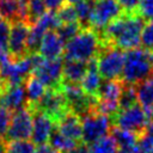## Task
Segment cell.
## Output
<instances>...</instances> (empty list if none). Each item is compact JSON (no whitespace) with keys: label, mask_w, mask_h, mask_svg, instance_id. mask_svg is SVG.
<instances>
[{"label":"cell","mask_w":153,"mask_h":153,"mask_svg":"<svg viewBox=\"0 0 153 153\" xmlns=\"http://www.w3.org/2000/svg\"><path fill=\"white\" fill-rule=\"evenodd\" d=\"M32 109V108H31ZM33 110V122H32V133L31 141L35 145H42L49 142L50 135L55 130V122L45 114L38 110Z\"/></svg>","instance_id":"obj_12"},{"label":"cell","mask_w":153,"mask_h":153,"mask_svg":"<svg viewBox=\"0 0 153 153\" xmlns=\"http://www.w3.org/2000/svg\"><path fill=\"white\" fill-rule=\"evenodd\" d=\"M67 4H71V5H75L76 2H79L80 0H65Z\"/></svg>","instance_id":"obj_41"},{"label":"cell","mask_w":153,"mask_h":153,"mask_svg":"<svg viewBox=\"0 0 153 153\" xmlns=\"http://www.w3.org/2000/svg\"><path fill=\"white\" fill-rule=\"evenodd\" d=\"M148 115H149V118L153 120V104H152V106L148 109Z\"/></svg>","instance_id":"obj_40"},{"label":"cell","mask_w":153,"mask_h":153,"mask_svg":"<svg viewBox=\"0 0 153 153\" xmlns=\"http://www.w3.org/2000/svg\"><path fill=\"white\" fill-rule=\"evenodd\" d=\"M118 153H145L142 149H141V147L136 143L134 147H131L130 149H128V151H124V152H118Z\"/></svg>","instance_id":"obj_36"},{"label":"cell","mask_w":153,"mask_h":153,"mask_svg":"<svg viewBox=\"0 0 153 153\" xmlns=\"http://www.w3.org/2000/svg\"><path fill=\"white\" fill-rule=\"evenodd\" d=\"M62 71H63V59L54 60H42L32 71V74L38 78L47 88L61 87L62 82Z\"/></svg>","instance_id":"obj_10"},{"label":"cell","mask_w":153,"mask_h":153,"mask_svg":"<svg viewBox=\"0 0 153 153\" xmlns=\"http://www.w3.org/2000/svg\"><path fill=\"white\" fill-rule=\"evenodd\" d=\"M136 97L139 104L148 111L153 104V73L142 82L136 85Z\"/></svg>","instance_id":"obj_20"},{"label":"cell","mask_w":153,"mask_h":153,"mask_svg":"<svg viewBox=\"0 0 153 153\" xmlns=\"http://www.w3.org/2000/svg\"><path fill=\"white\" fill-rule=\"evenodd\" d=\"M143 20L136 12H123L102 30V35H99L102 45H115L122 50L137 48L145 25Z\"/></svg>","instance_id":"obj_1"},{"label":"cell","mask_w":153,"mask_h":153,"mask_svg":"<svg viewBox=\"0 0 153 153\" xmlns=\"http://www.w3.org/2000/svg\"><path fill=\"white\" fill-rule=\"evenodd\" d=\"M47 6L43 0H29L27 1V23L33 24L41 16L47 12Z\"/></svg>","instance_id":"obj_27"},{"label":"cell","mask_w":153,"mask_h":153,"mask_svg":"<svg viewBox=\"0 0 153 153\" xmlns=\"http://www.w3.org/2000/svg\"><path fill=\"white\" fill-rule=\"evenodd\" d=\"M88 153H118V147L114 136L108 134L90 143Z\"/></svg>","instance_id":"obj_21"},{"label":"cell","mask_w":153,"mask_h":153,"mask_svg":"<svg viewBox=\"0 0 153 153\" xmlns=\"http://www.w3.org/2000/svg\"><path fill=\"white\" fill-rule=\"evenodd\" d=\"M36 153H60L59 151H56L50 143H42L38 145L36 147Z\"/></svg>","instance_id":"obj_34"},{"label":"cell","mask_w":153,"mask_h":153,"mask_svg":"<svg viewBox=\"0 0 153 153\" xmlns=\"http://www.w3.org/2000/svg\"><path fill=\"white\" fill-rule=\"evenodd\" d=\"M112 136L117 143L118 152H124V151L130 149L131 147H134L137 143L139 137H140V135H137L130 130L118 128V127H115L112 129Z\"/></svg>","instance_id":"obj_19"},{"label":"cell","mask_w":153,"mask_h":153,"mask_svg":"<svg viewBox=\"0 0 153 153\" xmlns=\"http://www.w3.org/2000/svg\"><path fill=\"white\" fill-rule=\"evenodd\" d=\"M97 1H98V0H97Z\"/></svg>","instance_id":"obj_44"},{"label":"cell","mask_w":153,"mask_h":153,"mask_svg":"<svg viewBox=\"0 0 153 153\" xmlns=\"http://www.w3.org/2000/svg\"><path fill=\"white\" fill-rule=\"evenodd\" d=\"M0 153H5V143H4V139L0 137Z\"/></svg>","instance_id":"obj_39"},{"label":"cell","mask_w":153,"mask_h":153,"mask_svg":"<svg viewBox=\"0 0 153 153\" xmlns=\"http://www.w3.org/2000/svg\"><path fill=\"white\" fill-rule=\"evenodd\" d=\"M30 106V105H29ZM35 110L42 111L43 114L48 115L55 123L69 111L67 100L65 98V94L61 90V87H51L47 88L42 98L35 104L33 106H30Z\"/></svg>","instance_id":"obj_6"},{"label":"cell","mask_w":153,"mask_h":153,"mask_svg":"<svg viewBox=\"0 0 153 153\" xmlns=\"http://www.w3.org/2000/svg\"><path fill=\"white\" fill-rule=\"evenodd\" d=\"M56 130L60 131L62 135L74 140V141H82V128H81V118L74 114L73 111H68L56 123Z\"/></svg>","instance_id":"obj_15"},{"label":"cell","mask_w":153,"mask_h":153,"mask_svg":"<svg viewBox=\"0 0 153 153\" xmlns=\"http://www.w3.org/2000/svg\"><path fill=\"white\" fill-rule=\"evenodd\" d=\"M86 72H87V62L63 59L62 81L79 84L85 76Z\"/></svg>","instance_id":"obj_17"},{"label":"cell","mask_w":153,"mask_h":153,"mask_svg":"<svg viewBox=\"0 0 153 153\" xmlns=\"http://www.w3.org/2000/svg\"><path fill=\"white\" fill-rule=\"evenodd\" d=\"M33 122V110L26 105L12 114L11 123L7 129L5 139L11 140H27L31 137Z\"/></svg>","instance_id":"obj_8"},{"label":"cell","mask_w":153,"mask_h":153,"mask_svg":"<svg viewBox=\"0 0 153 153\" xmlns=\"http://www.w3.org/2000/svg\"><path fill=\"white\" fill-rule=\"evenodd\" d=\"M140 44L146 51H153V20L146 23L141 31Z\"/></svg>","instance_id":"obj_29"},{"label":"cell","mask_w":153,"mask_h":153,"mask_svg":"<svg viewBox=\"0 0 153 153\" xmlns=\"http://www.w3.org/2000/svg\"><path fill=\"white\" fill-rule=\"evenodd\" d=\"M81 142V141H80ZM49 143L60 153H69L72 149H74L76 147V145L79 143V141H74L65 135H62L60 131H57L56 129L53 131V134L50 135L49 139Z\"/></svg>","instance_id":"obj_22"},{"label":"cell","mask_w":153,"mask_h":153,"mask_svg":"<svg viewBox=\"0 0 153 153\" xmlns=\"http://www.w3.org/2000/svg\"><path fill=\"white\" fill-rule=\"evenodd\" d=\"M136 13L143 19L153 20V0H139Z\"/></svg>","instance_id":"obj_31"},{"label":"cell","mask_w":153,"mask_h":153,"mask_svg":"<svg viewBox=\"0 0 153 153\" xmlns=\"http://www.w3.org/2000/svg\"><path fill=\"white\" fill-rule=\"evenodd\" d=\"M102 79L103 78L100 76V74L97 69V61L94 57L87 62V72H86L85 76L82 78V80L80 81V86L87 96L97 98L98 91L103 82Z\"/></svg>","instance_id":"obj_16"},{"label":"cell","mask_w":153,"mask_h":153,"mask_svg":"<svg viewBox=\"0 0 153 153\" xmlns=\"http://www.w3.org/2000/svg\"><path fill=\"white\" fill-rule=\"evenodd\" d=\"M57 17L61 22V24H67V23H79L76 12L74 8V5L71 4H63L59 10H57Z\"/></svg>","instance_id":"obj_28"},{"label":"cell","mask_w":153,"mask_h":153,"mask_svg":"<svg viewBox=\"0 0 153 153\" xmlns=\"http://www.w3.org/2000/svg\"><path fill=\"white\" fill-rule=\"evenodd\" d=\"M11 31V22L0 17V59L8 57V39Z\"/></svg>","instance_id":"obj_26"},{"label":"cell","mask_w":153,"mask_h":153,"mask_svg":"<svg viewBox=\"0 0 153 153\" xmlns=\"http://www.w3.org/2000/svg\"><path fill=\"white\" fill-rule=\"evenodd\" d=\"M145 133H147L148 135H151V136L153 137V122H151V123L148 124V127H147V129H146Z\"/></svg>","instance_id":"obj_38"},{"label":"cell","mask_w":153,"mask_h":153,"mask_svg":"<svg viewBox=\"0 0 153 153\" xmlns=\"http://www.w3.org/2000/svg\"><path fill=\"white\" fill-rule=\"evenodd\" d=\"M123 13V8L116 0H98L90 19V27L96 31H102L110 22L118 18Z\"/></svg>","instance_id":"obj_9"},{"label":"cell","mask_w":153,"mask_h":153,"mask_svg":"<svg viewBox=\"0 0 153 153\" xmlns=\"http://www.w3.org/2000/svg\"><path fill=\"white\" fill-rule=\"evenodd\" d=\"M111 127L110 117L100 114L96 110L90 111L81 117V128H82V142L90 145L98 139L109 134Z\"/></svg>","instance_id":"obj_7"},{"label":"cell","mask_w":153,"mask_h":153,"mask_svg":"<svg viewBox=\"0 0 153 153\" xmlns=\"http://www.w3.org/2000/svg\"><path fill=\"white\" fill-rule=\"evenodd\" d=\"M7 86H8V85H7V82H6V81L2 79V76L0 75V96L4 93V91L6 90V87H7Z\"/></svg>","instance_id":"obj_37"},{"label":"cell","mask_w":153,"mask_h":153,"mask_svg":"<svg viewBox=\"0 0 153 153\" xmlns=\"http://www.w3.org/2000/svg\"><path fill=\"white\" fill-rule=\"evenodd\" d=\"M65 44V41L59 36L55 30H49L42 37L37 54H39L44 60H54L62 57Z\"/></svg>","instance_id":"obj_13"},{"label":"cell","mask_w":153,"mask_h":153,"mask_svg":"<svg viewBox=\"0 0 153 153\" xmlns=\"http://www.w3.org/2000/svg\"><path fill=\"white\" fill-rule=\"evenodd\" d=\"M25 81H26L25 90H26V96H27V105L33 106L42 98V96L44 94L47 87L33 74H30Z\"/></svg>","instance_id":"obj_18"},{"label":"cell","mask_w":153,"mask_h":153,"mask_svg":"<svg viewBox=\"0 0 153 153\" xmlns=\"http://www.w3.org/2000/svg\"><path fill=\"white\" fill-rule=\"evenodd\" d=\"M97 69L105 80H115L122 75L124 65V53L115 45H102L96 56Z\"/></svg>","instance_id":"obj_5"},{"label":"cell","mask_w":153,"mask_h":153,"mask_svg":"<svg viewBox=\"0 0 153 153\" xmlns=\"http://www.w3.org/2000/svg\"><path fill=\"white\" fill-rule=\"evenodd\" d=\"M93 6H94L93 0H80L74 5L78 22L82 29L90 27V19L93 11Z\"/></svg>","instance_id":"obj_23"},{"label":"cell","mask_w":153,"mask_h":153,"mask_svg":"<svg viewBox=\"0 0 153 153\" xmlns=\"http://www.w3.org/2000/svg\"><path fill=\"white\" fill-rule=\"evenodd\" d=\"M5 153H36V146L29 140H11L5 146Z\"/></svg>","instance_id":"obj_25"},{"label":"cell","mask_w":153,"mask_h":153,"mask_svg":"<svg viewBox=\"0 0 153 153\" xmlns=\"http://www.w3.org/2000/svg\"><path fill=\"white\" fill-rule=\"evenodd\" d=\"M0 17L11 23L19 20V0H0Z\"/></svg>","instance_id":"obj_24"},{"label":"cell","mask_w":153,"mask_h":153,"mask_svg":"<svg viewBox=\"0 0 153 153\" xmlns=\"http://www.w3.org/2000/svg\"><path fill=\"white\" fill-rule=\"evenodd\" d=\"M115 127L130 130L137 135H142L148 124L149 115L146 109H143L139 103H135L130 106L120 109L112 117H110Z\"/></svg>","instance_id":"obj_4"},{"label":"cell","mask_w":153,"mask_h":153,"mask_svg":"<svg viewBox=\"0 0 153 153\" xmlns=\"http://www.w3.org/2000/svg\"><path fill=\"white\" fill-rule=\"evenodd\" d=\"M116 1L121 5L124 12H129V13L136 12L139 0H116Z\"/></svg>","instance_id":"obj_33"},{"label":"cell","mask_w":153,"mask_h":153,"mask_svg":"<svg viewBox=\"0 0 153 153\" xmlns=\"http://www.w3.org/2000/svg\"><path fill=\"white\" fill-rule=\"evenodd\" d=\"M81 29L82 27L79 23H67V24H61L55 31L59 33V36L66 43L68 39H71L73 36H75Z\"/></svg>","instance_id":"obj_30"},{"label":"cell","mask_w":153,"mask_h":153,"mask_svg":"<svg viewBox=\"0 0 153 153\" xmlns=\"http://www.w3.org/2000/svg\"><path fill=\"white\" fill-rule=\"evenodd\" d=\"M148 153H153V149H151V151H149V152H148Z\"/></svg>","instance_id":"obj_43"},{"label":"cell","mask_w":153,"mask_h":153,"mask_svg":"<svg viewBox=\"0 0 153 153\" xmlns=\"http://www.w3.org/2000/svg\"><path fill=\"white\" fill-rule=\"evenodd\" d=\"M102 48L99 33L92 27L81 29L65 44L63 59L88 62L94 59Z\"/></svg>","instance_id":"obj_2"},{"label":"cell","mask_w":153,"mask_h":153,"mask_svg":"<svg viewBox=\"0 0 153 153\" xmlns=\"http://www.w3.org/2000/svg\"><path fill=\"white\" fill-rule=\"evenodd\" d=\"M12 118V111L0 105V137L5 139Z\"/></svg>","instance_id":"obj_32"},{"label":"cell","mask_w":153,"mask_h":153,"mask_svg":"<svg viewBox=\"0 0 153 153\" xmlns=\"http://www.w3.org/2000/svg\"><path fill=\"white\" fill-rule=\"evenodd\" d=\"M43 2L45 4L48 10L54 11V10H59L63 5L65 0H43Z\"/></svg>","instance_id":"obj_35"},{"label":"cell","mask_w":153,"mask_h":153,"mask_svg":"<svg viewBox=\"0 0 153 153\" xmlns=\"http://www.w3.org/2000/svg\"><path fill=\"white\" fill-rule=\"evenodd\" d=\"M148 54H149V60H151V63H152V66H153V51H149Z\"/></svg>","instance_id":"obj_42"},{"label":"cell","mask_w":153,"mask_h":153,"mask_svg":"<svg viewBox=\"0 0 153 153\" xmlns=\"http://www.w3.org/2000/svg\"><path fill=\"white\" fill-rule=\"evenodd\" d=\"M0 105L13 112L27 105V96H26L25 86L23 84L7 86L4 93L0 96Z\"/></svg>","instance_id":"obj_14"},{"label":"cell","mask_w":153,"mask_h":153,"mask_svg":"<svg viewBox=\"0 0 153 153\" xmlns=\"http://www.w3.org/2000/svg\"><path fill=\"white\" fill-rule=\"evenodd\" d=\"M30 31V24L23 20H17L11 24L10 39H8V54L12 60H18L27 55V36Z\"/></svg>","instance_id":"obj_11"},{"label":"cell","mask_w":153,"mask_h":153,"mask_svg":"<svg viewBox=\"0 0 153 153\" xmlns=\"http://www.w3.org/2000/svg\"><path fill=\"white\" fill-rule=\"evenodd\" d=\"M153 73L149 54L145 49H130L124 54L121 80L126 85H139Z\"/></svg>","instance_id":"obj_3"}]
</instances>
